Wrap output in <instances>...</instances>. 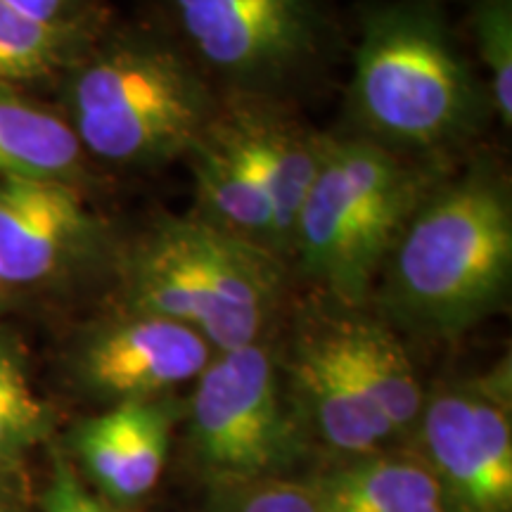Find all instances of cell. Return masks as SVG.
Masks as SVG:
<instances>
[{"instance_id":"obj_9","label":"cell","mask_w":512,"mask_h":512,"mask_svg":"<svg viewBox=\"0 0 512 512\" xmlns=\"http://www.w3.org/2000/svg\"><path fill=\"white\" fill-rule=\"evenodd\" d=\"M105 245L74 181H0V278L12 292L67 278Z\"/></svg>"},{"instance_id":"obj_18","label":"cell","mask_w":512,"mask_h":512,"mask_svg":"<svg viewBox=\"0 0 512 512\" xmlns=\"http://www.w3.org/2000/svg\"><path fill=\"white\" fill-rule=\"evenodd\" d=\"M86 46L79 19L46 22L0 0V83L46 79L64 67H74Z\"/></svg>"},{"instance_id":"obj_22","label":"cell","mask_w":512,"mask_h":512,"mask_svg":"<svg viewBox=\"0 0 512 512\" xmlns=\"http://www.w3.org/2000/svg\"><path fill=\"white\" fill-rule=\"evenodd\" d=\"M95 498L86 494L74 467L64 458H55L53 479L43 498V512H91Z\"/></svg>"},{"instance_id":"obj_23","label":"cell","mask_w":512,"mask_h":512,"mask_svg":"<svg viewBox=\"0 0 512 512\" xmlns=\"http://www.w3.org/2000/svg\"><path fill=\"white\" fill-rule=\"evenodd\" d=\"M3 3L46 22H72L76 19L79 0H3Z\"/></svg>"},{"instance_id":"obj_4","label":"cell","mask_w":512,"mask_h":512,"mask_svg":"<svg viewBox=\"0 0 512 512\" xmlns=\"http://www.w3.org/2000/svg\"><path fill=\"white\" fill-rule=\"evenodd\" d=\"M432 181L373 140L328 138L292 233L302 271L342 304H361Z\"/></svg>"},{"instance_id":"obj_20","label":"cell","mask_w":512,"mask_h":512,"mask_svg":"<svg viewBox=\"0 0 512 512\" xmlns=\"http://www.w3.org/2000/svg\"><path fill=\"white\" fill-rule=\"evenodd\" d=\"M472 34L489 69V98L503 121H512V5L510 0H472Z\"/></svg>"},{"instance_id":"obj_5","label":"cell","mask_w":512,"mask_h":512,"mask_svg":"<svg viewBox=\"0 0 512 512\" xmlns=\"http://www.w3.org/2000/svg\"><path fill=\"white\" fill-rule=\"evenodd\" d=\"M214 114L192 64L147 38L107 46L69 81V126L83 150L110 164L152 166L188 155Z\"/></svg>"},{"instance_id":"obj_25","label":"cell","mask_w":512,"mask_h":512,"mask_svg":"<svg viewBox=\"0 0 512 512\" xmlns=\"http://www.w3.org/2000/svg\"><path fill=\"white\" fill-rule=\"evenodd\" d=\"M10 297H12V290L8 285H5V280L0 278V309H3V306L10 302Z\"/></svg>"},{"instance_id":"obj_24","label":"cell","mask_w":512,"mask_h":512,"mask_svg":"<svg viewBox=\"0 0 512 512\" xmlns=\"http://www.w3.org/2000/svg\"><path fill=\"white\" fill-rule=\"evenodd\" d=\"M17 470H0V512H22V496L15 482Z\"/></svg>"},{"instance_id":"obj_3","label":"cell","mask_w":512,"mask_h":512,"mask_svg":"<svg viewBox=\"0 0 512 512\" xmlns=\"http://www.w3.org/2000/svg\"><path fill=\"white\" fill-rule=\"evenodd\" d=\"M280 285L278 254L202 216L162 219L128 256V311L188 325L219 354L259 342Z\"/></svg>"},{"instance_id":"obj_14","label":"cell","mask_w":512,"mask_h":512,"mask_svg":"<svg viewBox=\"0 0 512 512\" xmlns=\"http://www.w3.org/2000/svg\"><path fill=\"white\" fill-rule=\"evenodd\" d=\"M318 512H448L420 458L363 456L309 482Z\"/></svg>"},{"instance_id":"obj_2","label":"cell","mask_w":512,"mask_h":512,"mask_svg":"<svg viewBox=\"0 0 512 512\" xmlns=\"http://www.w3.org/2000/svg\"><path fill=\"white\" fill-rule=\"evenodd\" d=\"M484 88L439 5L399 0L363 17L351 110L387 150L434 152L463 143L484 117Z\"/></svg>"},{"instance_id":"obj_6","label":"cell","mask_w":512,"mask_h":512,"mask_svg":"<svg viewBox=\"0 0 512 512\" xmlns=\"http://www.w3.org/2000/svg\"><path fill=\"white\" fill-rule=\"evenodd\" d=\"M190 441L219 486L280 477L297 460L299 411L259 342L223 351L202 370L190 401Z\"/></svg>"},{"instance_id":"obj_13","label":"cell","mask_w":512,"mask_h":512,"mask_svg":"<svg viewBox=\"0 0 512 512\" xmlns=\"http://www.w3.org/2000/svg\"><path fill=\"white\" fill-rule=\"evenodd\" d=\"M174 420L176 406L169 401H119L76 427L74 453L107 496L119 503L138 501L162 477Z\"/></svg>"},{"instance_id":"obj_1","label":"cell","mask_w":512,"mask_h":512,"mask_svg":"<svg viewBox=\"0 0 512 512\" xmlns=\"http://www.w3.org/2000/svg\"><path fill=\"white\" fill-rule=\"evenodd\" d=\"M380 275L389 316L425 335H460L496 313L512 280V202L503 178L479 166L434 185Z\"/></svg>"},{"instance_id":"obj_16","label":"cell","mask_w":512,"mask_h":512,"mask_svg":"<svg viewBox=\"0 0 512 512\" xmlns=\"http://www.w3.org/2000/svg\"><path fill=\"white\" fill-rule=\"evenodd\" d=\"M330 325L351 373L389 422L394 437L415 434L425 394L411 356L394 332L387 325L358 316L330 318Z\"/></svg>"},{"instance_id":"obj_26","label":"cell","mask_w":512,"mask_h":512,"mask_svg":"<svg viewBox=\"0 0 512 512\" xmlns=\"http://www.w3.org/2000/svg\"><path fill=\"white\" fill-rule=\"evenodd\" d=\"M91 512H112L110 508H105V505H102L100 501H93V508H91Z\"/></svg>"},{"instance_id":"obj_19","label":"cell","mask_w":512,"mask_h":512,"mask_svg":"<svg viewBox=\"0 0 512 512\" xmlns=\"http://www.w3.org/2000/svg\"><path fill=\"white\" fill-rule=\"evenodd\" d=\"M48 406L31 387L15 342L0 332V470H17L31 448L48 437Z\"/></svg>"},{"instance_id":"obj_17","label":"cell","mask_w":512,"mask_h":512,"mask_svg":"<svg viewBox=\"0 0 512 512\" xmlns=\"http://www.w3.org/2000/svg\"><path fill=\"white\" fill-rule=\"evenodd\" d=\"M83 147L67 119L0 83V181L81 174Z\"/></svg>"},{"instance_id":"obj_12","label":"cell","mask_w":512,"mask_h":512,"mask_svg":"<svg viewBox=\"0 0 512 512\" xmlns=\"http://www.w3.org/2000/svg\"><path fill=\"white\" fill-rule=\"evenodd\" d=\"M292 401L325 444L351 458L373 456L394 439L339 349L330 318L309 325L292 347Z\"/></svg>"},{"instance_id":"obj_7","label":"cell","mask_w":512,"mask_h":512,"mask_svg":"<svg viewBox=\"0 0 512 512\" xmlns=\"http://www.w3.org/2000/svg\"><path fill=\"white\" fill-rule=\"evenodd\" d=\"M204 67L256 95L313 67L330 38L318 0H166Z\"/></svg>"},{"instance_id":"obj_8","label":"cell","mask_w":512,"mask_h":512,"mask_svg":"<svg viewBox=\"0 0 512 512\" xmlns=\"http://www.w3.org/2000/svg\"><path fill=\"white\" fill-rule=\"evenodd\" d=\"M415 434L448 512L512 510L508 370L439 389L422 406Z\"/></svg>"},{"instance_id":"obj_15","label":"cell","mask_w":512,"mask_h":512,"mask_svg":"<svg viewBox=\"0 0 512 512\" xmlns=\"http://www.w3.org/2000/svg\"><path fill=\"white\" fill-rule=\"evenodd\" d=\"M188 157L200 195L202 219L280 256L278 228L266 190L211 121L190 145Z\"/></svg>"},{"instance_id":"obj_21","label":"cell","mask_w":512,"mask_h":512,"mask_svg":"<svg viewBox=\"0 0 512 512\" xmlns=\"http://www.w3.org/2000/svg\"><path fill=\"white\" fill-rule=\"evenodd\" d=\"M211 512H318V508L309 482L271 477L219 486Z\"/></svg>"},{"instance_id":"obj_11","label":"cell","mask_w":512,"mask_h":512,"mask_svg":"<svg viewBox=\"0 0 512 512\" xmlns=\"http://www.w3.org/2000/svg\"><path fill=\"white\" fill-rule=\"evenodd\" d=\"M211 124L266 190L278 228V252L280 256L292 254L294 223L323 164L328 138L261 105L256 98L216 112Z\"/></svg>"},{"instance_id":"obj_10","label":"cell","mask_w":512,"mask_h":512,"mask_svg":"<svg viewBox=\"0 0 512 512\" xmlns=\"http://www.w3.org/2000/svg\"><path fill=\"white\" fill-rule=\"evenodd\" d=\"M209 342L176 320L128 311L88 339L81 377L93 392L114 401L157 399L200 377L211 361Z\"/></svg>"}]
</instances>
